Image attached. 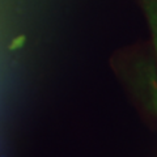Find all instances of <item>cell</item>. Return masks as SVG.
<instances>
[{"mask_svg": "<svg viewBox=\"0 0 157 157\" xmlns=\"http://www.w3.org/2000/svg\"><path fill=\"white\" fill-rule=\"evenodd\" d=\"M147 14H148V21L152 32V37H153L155 48L157 54V0H144Z\"/></svg>", "mask_w": 157, "mask_h": 157, "instance_id": "6da1fadb", "label": "cell"}]
</instances>
